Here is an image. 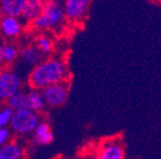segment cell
I'll use <instances>...</instances> for the list:
<instances>
[{"label": "cell", "mask_w": 161, "mask_h": 159, "mask_svg": "<svg viewBox=\"0 0 161 159\" xmlns=\"http://www.w3.org/2000/svg\"><path fill=\"white\" fill-rule=\"evenodd\" d=\"M43 54L35 46H26L19 51V59L20 62L25 67L31 68V70L43 61Z\"/></svg>", "instance_id": "cell-8"}, {"label": "cell", "mask_w": 161, "mask_h": 159, "mask_svg": "<svg viewBox=\"0 0 161 159\" xmlns=\"http://www.w3.org/2000/svg\"><path fill=\"white\" fill-rule=\"evenodd\" d=\"M27 0H0V9L5 16L19 18Z\"/></svg>", "instance_id": "cell-11"}, {"label": "cell", "mask_w": 161, "mask_h": 159, "mask_svg": "<svg viewBox=\"0 0 161 159\" xmlns=\"http://www.w3.org/2000/svg\"><path fill=\"white\" fill-rule=\"evenodd\" d=\"M27 108L33 111H42L45 107V100L43 97V92L39 89H29L27 92Z\"/></svg>", "instance_id": "cell-13"}, {"label": "cell", "mask_w": 161, "mask_h": 159, "mask_svg": "<svg viewBox=\"0 0 161 159\" xmlns=\"http://www.w3.org/2000/svg\"><path fill=\"white\" fill-rule=\"evenodd\" d=\"M23 78L18 72L5 69L0 71V101H8L11 96L20 91Z\"/></svg>", "instance_id": "cell-4"}, {"label": "cell", "mask_w": 161, "mask_h": 159, "mask_svg": "<svg viewBox=\"0 0 161 159\" xmlns=\"http://www.w3.org/2000/svg\"><path fill=\"white\" fill-rule=\"evenodd\" d=\"M5 64V58H3V45H1L0 42V68Z\"/></svg>", "instance_id": "cell-20"}, {"label": "cell", "mask_w": 161, "mask_h": 159, "mask_svg": "<svg viewBox=\"0 0 161 159\" xmlns=\"http://www.w3.org/2000/svg\"><path fill=\"white\" fill-rule=\"evenodd\" d=\"M36 47L42 51L43 55H48V54L53 51V40L50 39V37H48L46 35H40L36 39Z\"/></svg>", "instance_id": "cell-16"}, {"label": "cell", "mask_w": 161, "mask_h": 159, "mask_svg": "<svg viewBox=\"0 0 161 159\" xmlns=\"http://www.w3.org/2000/svg\"><path fill=\"white\" fill-rule=\"evenodd\" d=\"M9 138H10V130L8 129L7 127L0 128V147L8 144Z\"/></svg>", "instance_id": "cell-19"}, {"label": "cell", "mask_w": 161, "mask_h": 159, "mask_svg": "<svg viewBox=\"0 0 161 159\" xmlns=\"http://www.w3.org/2000/svg\"><path fill=\"white\" fill-rule=\"evenodd\" d=\"M45 104L49 107H60L66 102L69 95V85L67 81L52 85L42 90Z\"/></svg>", "instance_id": "cell-5"}, {"label": "cell", "mask_w": 161, "mask_h": 159, "mask_svg": "<svg viewBox=\"0 0 161 159\" xmlns=\"http://www.w3.org/2000/svg\"><path fill=\"white\" fill-rule=\"evenodd\" d=\"M40 119L36 111L25 108L14 111L10 121V128L18 135H29L35 131L36 127L39 125Z\"/></svg>", "instance_id": "cell-3"}, {"label": "cell", "mask_w": 161, "mask_h": 159, "mask_svg": "<svg viewBox=\"0 0 161 159\" xmlns=\"http://www.w3.org/2000/svg\"><path fill=\"white\" fill-rule=\"evenodd\" d=\"M7 104L14 111L25 109V108H27V94L20 90L8 99Z\"/></svg>", "instance_id": "cell-15"}, {"label": "cell", "mask_w": 161, "mask_h": 159, "mask_svg": "<svg viewBox=\"0 0 161 159\" xmlns=\"http://www.w3.org/2000/svg\"><path fill=\"white\" fill-rule=\"evenodd\" d=\"M94 159H125V149L120 139H110L103 142Z\"/></svg>", "instance_id": "cell-7"}, {"label": "cell", "mask_w": 161, "mask_h": 159, "mask_svg": "<svg viewBox=\"0 0 161 159\" xmlns=\"http://www.w3.org/2000/svg\"><path fill=\"white\" fill-rule=\"evenodd\" d=\"M14 110L7 106L0 109V128H5V127L9 126L11 118H13Z\"/></svg>", "instance_id": "cell-18"}, {"label": "cell", "mask_w": 161, "mask_h": 159, "mask_svg": "<svg viewBox=\"0 0 161 159\" xmlns=\"http://www.w3.org/2000/svg\"><path fill=\"white\" fill-rule=\"evenodd\" d=\"M45 1V0H44ZM44 1H36V0H27L26 5L23 9V13L20 15V19L25 23H31L40 15L43 9Z\"/></svg>", "instance_id": "cell-10"}, {"label": "cell", "mask_w": 161, "mask_h": 159, "mask_svg": "<svg viewBox=\"0 0 161 159\" xmlns=\"http://www.w3.org/2000/svg\"><path fill=\"white\" fill-rule=\"evenodd\" d=\"M91 0H65L66 19L70 23H82L90 10Z\"/></svg>", "instance_id": "cell-6"}, {"label": "cell", "mask_w": 161, "mask_h": 159, "mask_svg": "<svg viewBox=\"0 0 161 159\" xmlns=\"http://www.w3.org/2000/svg\"><path fill=\"white\" fill-rule=\"evenodd\" d=\"M23 29V26L20 23V19L17 17H9L5 16L0 20V30L5 37L16 38L20 35Z\"/></svg>", "instance_id": "cell-9"}, {"label": "cell", "mask_w": 161, "mask_h": 159, "mask_svg": "<svg viewBox=\"0 0 161 159\" xmlns=\"http://www.w3.org/2000/svg\"><path fill=\"white\" fill-rule=\"evenodd\" d=\"M33 135H34V140L38 145H42V146L49 145L54 139L52 128H50V126L46 121H40L39 125L36 127V129L33 132Z\"/></svg>", "instance_id": "cell-12"}, {"label": "cell", "mask_w": 161, "mask_h": 159, "mask_svg": "<svg viewBox=\"0 0 161 159\" xmlns=\"http://www.w3.org/2000/svg\"><path fill=\"white\" fill-rule=\"evenodd\" d=\"M69 72L66 64L59 58H48L38 64L29 75V85L34 89L44 88L67 81Z\"/></svg>", "instance_id": "cell-1"}, {"label": "cell", "mask_w": 161, "mask_h": 159, "mask_svg": "<svg viewBox=\"0 0 161 159\" xmlns=\"http://www.w3.org/2000/svg\"><path fill=\"white\" fill-rule=\"evenodd\" d=\"M65 0H45L40 15L33 26L40 30H60L66 21Z\"/></svg>", "instance_id": "cell-2"}, {"label": "cell", "mask_w": 161, "mask_h": 159, "mask_svg": "<svg viewBox=\"0 0 161 159\" xmlns=\"http://www.w3.org/2000/svg\"><path fill=\"white\" fill-rule=\"evenodd\" d=\"M36 1H44V0H36Z\"/></svg>", "instance_id": "cell-21"}, {"label": "cell", "mask_w": 161, "mask_h": 159, "mask_svg": "<svg viewBox=\"0 0 161 159\" xmlns=\"http://www.w3.org/2000/svg\"><path fill=\"white\" fill-rule=\"evenodd\" d=\"M19 57V51L14 45H3V58H5V64H11Z\"/></svg>", "instance_id": "cell-17"}, {"label": "cell", "mask_w": 161, "mask_h": 159, "mask_svg": "<svg viewBox=\"0 0 161 159\" xmlns=\"http://www.w3.org/2000/svg\"><path fill=\"white\" fill-rule=\"evenodd\" d=\"M24 154L23 146L17 142H8L0 147V159H21Z\"/></svg>", "instance_id": "cell-14"}]
</instances>
